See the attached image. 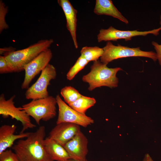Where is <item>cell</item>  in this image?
Listing matches in <instances>:
<instances>
[{"label":"cell","instance_id":"1","mask_svg":"<svg viewBox=\"0 0 161 161\" xmlns=\"http://www.w3.org/2000/svg\"><path fill=\"white\" fill-rule=\"evenodd\" d=\"M45 128L41 126L30 132L25 139H21L12 147L20 161H54L47 153L44 144Z\"/></svg>","mask_w":161,"mask_h":161},{"label":"cell","instance_id":"2","mask_svg":"<svg viewBox=\"0 0 161 161\" xmlns=\"http://www.w3.org/2000/svg\"><path fill=\"white\" fill-rule=\"evenodd\" d=\"M107 65L99 61H94L90 67V72L82 77V81L89 84V91L103 86L111 88L118 86L119 80L116 75L118 71L122 70V69L109 68Z\"/></svg>","mask_w":161,"mask_h":161},{"label":"cell","instance_id":"3","mask_svg":"<svg viewBox=\"0 0 161 161\" xmlns=\"http://www.w3.org/2000/svg\"><path fill=\"white\" fill-rule=\"evenodd\" d=\"M53 42L52 39L41 40L26 48L15 51L5 57L6 59L13 72H21L26 64L49 48Z\"/></svg>","mask_w":161,"mask_h":161},{"label":"cell","instance_id":"4","mask_svg":"<svg viewBox=\"0 0 161 161\" xmlns=\"http://www.w3.org/2000/svg\"><path fill=\"white\" fill-rule=\"evenodd\" d=\"M55 97L51 96L44 98L32 100L21 107L30 117L39 125L41 120L47 122L54 118L56 114Z\"/></svg>","mask_w":161,"mask_h":161},{"label":"cell","instance_id":"5","mask_svg":"<svg viewBox=\"0 0 161 161\" xmlns=\"http://www.w3.org/2000/svg\"><path fill=\"white\" fill-rule=\"evenodd\" d=\"M104 52L100 58V61L107 65L112 61L123 58L142 57L148 58L155 62L157 60L156 52L152 51L142 50L139 47L131 48L119 44L114 45L110 41H107L103 48Z\"/></svg>","mask_w":161,"mask_h":161},{"label":"cell","instance_id":"6","mask_svg":"<svg viewBox=\"0 0 161 161\" xmlns=\"http://www.w3.org/2000/svg\"><path fill=\"white\" fill-rule=\"evenodd\" d=\"M16 97L13 95L8 100L5 98L4 95L2 94L0 96V114L4 118L10 117L12 119L21 122L22 128L20 133H24L28 129L36 127L32 123L30 116L21 107H16L14 105V100Z\"/></svg>","mask_w":161,"mask_h":161},{"label":"cell","instance_id":"7","mask_svg":"<svg viewBox=\"0 0 161 161\" xmlns=\"http://www.w3.org/2000/svg\"><path fill=\"white\" fill-rule=\"evenodd\" d=\"M56 75L55 67L49 64L42 71L36 81L27 89L25 94L26 99L33 100L49 96L47 87L50 81L55 79Z\"/></svg>","mask_w":161,"mask_h":161},{"label":"cell","instance_id":"8","mask_svg":"<svg viewBox=\"0 0 161 161\" xmlns=\"http://www.w3.org/2000/svg\"><path fill=\"white\" fill-rule=\"evenodd\" d=\"M55 98L58 108L56 124L67 123L86 127L94 123V120L90 117L79 113L69 106L59 95H56Z\"/></svg>","mask_w":161,"mask_h":161},{"label":"cell","instance_id":"9","mask_svg":"<svg viewBox=\"0 0 161 161\" xmlns=\"http://www.w3.org/2000/svg\"><path fill=\"white\" fill-rule=\"evenodd\" d=\"M161 27L146 31H139L137 30H122L116 29L112 26L107 29H101L97 35V40L98 42L102 41H116L119 39H123L128 41L133 37L138 36H145L148 34H152L157 36Z\"/></svg>","mask_w":161,"mask_h":161},{"label":"cell","instance_id":"10","mask_svg":"<svg viewBox=\"0 0 161 161\" xmlns=\"http://www.w3.org/2000/svg\"><path fill=\"white\" fill-rule=\"evenodd\" d=\"M52 53L49 48L43 51L24 67L25 76L21 86L22 89H27L34 78L46 67L52 59Z\"/></svg>","mask_w":161,"mask_h":161},{"label":"cell","instance_id":"11","mask_svg":"<svg viewBox=\"0 0 161 161\" xmlns=\"http://www.w3.org/2000/svg\"><path fill=\"white\" fill-rule=\"evenodd\" d=\"M80 126L70 123L57 124L50 131L48 137L64 146L80 132Z\"/></svg>","mask_w":161,"mask_h":161},{"label":"cell","instance_id":"12","mask_svg":"<svg viewBox=\"0 0 161 161\" xmlns=\"http://www.w3.org/2000/svg\"><path fill=\"white\" fill-rule=\"evenodd\" d=\"M88 140L81 131L64 146L70 158L78 160L86 159L88 152Z\"/></svg>","mask_w":161,"mask_h":161},{"label":"cell","instance_id":"13","mask_svg":"<svg viewBox=\"0 0 161 161\" xmlns=\"http://www.w3.org/2000/svg\"><path fill=\"white\" fill-rule=\"evenodd\" d=\"M17 128L15 125H4L0 127V153L13 146L15 141L26 138L30 132L14 134Z\"/></svg>","mask_w":161,"mask_h":161},{"label":"cell","instance_id":"14","mask_svg":"<svg viewBox=\"0 0 161 161\" xmlns=\"http://www.w3.org/2000/svg\"><path fill=\"white\" fill-rule=\"evenodd\" d=\"M58 2L64 12L66 20V27L70 33L75 47L77 49L78 47L76 36L77 11L68 0H58Z\"/></svg>","mask_w":161,"mask_h":161},{"label":"cell","instance_id":"15","mask_svg":"<svg viewBox=\"0 0 161 161\" xmlns=\"http://www.w3.org/2000/svg\"><path fill=\"white\" fill-rule=\"evenodd\" d=\"M94 12L97 15H104L112 16L126 24L129 23L111 0H96Z\"/></svg>","mask_w":161,"mask_h":161},{"label":"cell","instance_id":"16","mask_svg":"<svg viewBox=\"0 0 161 161\" xmlns=\"http://www.w3.org/2000/svg\"><path fill=\"white\" fill-rule=\"evenodd\" d=\"M44 144L47 153L53 161H66L70 158L63 146L48 137L45 139Z\"/></svg>","mask_w":161,"mask_h":161},{"label":"cell","instance_id":"17","mask_svg":"<svg viewBox=\"0 0 161 161\" xmlns=\"http://www.w3.org/2000/svg\"><path fill=\"white\" fill-rule=\"evenodd\" d=\"M96 103V100L94 97L82 95L80 97L68 105L79 113L86 115L87 110L93 106Z\"/></svg>","mask_w":161,"mask_h":161},{"label":"cell","instance_id":"18","mask_svg":"<svg viewBox=\"0 0 161 161\" xmlns=\"http://www.w3.org/2000/svg\"><path fill=\"white\" fill-rule=\"evenodd\" d=\"M104 51L103 48L98 47H84L80 51V55L89 62L98 60L103 55Z\"/></svg>","mask_w":161,"mask_h":161},{"label":"cell","instance_id":"19","mask_svg":"<svg viewBox=\"0 0 161 161\" xmlns=\"http://www.w3.org/2000/svg\"><path fill=\"white\" fill-rule=\"evenodd\" d=\"M60 94L64 102L68 105L73 103L82 95L76 89L70 86L63 88L61 90Z\"/></svg>","mask_w":161,"mask_h":161},{"label":"cell","instance_id":"20","mask_svg":"<svg viewBox=\"0 0 161 161\" xmlns=\"http://www.w3.org/2000/svg\"><path fill=\"white\" fill-rule=\"evenodd\" d=\"M89 62L82 56L78 58L75 64L70 68L66 74V78L69 80H72L76 75L83 69Z\"/></svg>","mask_w":161,"mask_h":161},{"label":"cell","instance_id":"21","mask_svg":"<svg viewBox=\"0 0 161 161\" xmlns=\"http://www.w3.org/2000/svg\"><path fill=\"white\" fill-rule=\"evenodd\" d=\"M8 7L2 1H0V32L9 28V26L5 21V17L8 12Z\"/></svg>","mask_w":161,"mask_h":161},{"label":"cell","instance_id":"22","mask_svg":"<svg viewBox=\"0 0 161 161\" xmlns=\"http://www.w3.org/2000/svg\"><path fill=\"white\" fill-rule=\"evenodd\" d=\"M0 161H20L16 154L11 150H6L0 153Z\"/></svg>","mask_w":161,"mask_h":161},{"label":"cell","instance_id":"23","mask_svg":"<svg viewBox=\"0 0 161 161\" xmlns=\"http://www.w3.org/2000/svg\"><path fill=\"white\" fill-rule=\"evenodd\" d=\"M13 72L8 64L5 56H0V73L6 74Z\"/></svg>","mask_w":161,"mask_h":161},{"label":"cell","instance_id":"24","mask_svg":"<svg viewBox=\"0 0 161 161\" xmlns=\"http://www.w3.org/2000/svg\"><path fill=\"white\" fill-rule=\"evenodd\" d=\"M151 43L156 50L157 60L158 61L159 64L161 66V44H159L154 41H152Z\"/></svg>","mask_w":161,"mask_h":161},{"label":"cell","instance_id":"25","mask_svg":"<svg viewBox=\"0 0 161 161\" xmlns=\"http://www.w3.org/2000/svg\"><path fill=\"white\" fill-rule=\"evenodd\" d=\"M15 48L12 47H5L0 49V54L6 57L16 50Z\"/></svg>","mask_w":161,"mask_h":161},{"label":"cell","instance_id":"26","mask_svg":"<svg viewBox=\"0 0 161 161\" xmlns=\"http://www.w3.org/2000/svg\"><path fill=\"white\" fill-rule=\"evenodd\" d=\"M143 161H154L150 156L147 154L145 155Z\"/></svg>","mask_w":161,"mask_h":161},{"label":"cell","instance_id":"27","mask_svg":"<svg viewBox=\"0 0 161 161\" xmlns=\"http://www.w3.org/2000/svg\"><path fill=\"white\" fill-rule=\"evenodd\" d=\"M66 161H88L86 159L83 160H75L71 158L68 159Z\"/></svg>","mask_w":161,"mask_h":161},{"label":"cell","instance_id":"28","mask_svg":"<svg viewBox=\"0 0 161 161\" xmlns=\"http://www.w3.org/2000/svg\"><path fill=\"white\" fill-rule=\"evenodd\" d=\"M160 24L161 26V14L160 15Z\"/></svg>","mask_w":161,"mask_h":161}]
</instances>
